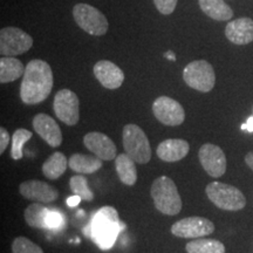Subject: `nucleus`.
I'll return each mask as SVG.
<instances>
[{"instance_id":"nucleus-28","label":"nucleus","mask_w":253,"mask_h":253,"mask_svg":"<svg viewBox=\"0 0 253 253\" xmlns=\"http://www.w3.org/2000/svg\"><path fill=\"white\" fill-rule=\"evenodd\" d=\"M12 253H43V251L26 237H17L12 243Z\"/></svg>"},{"instance_id":"nucleus-24","label":"nucleus","mask_w":253,"mask_h":253,"mask_svg":"<svg viewBox=\"0 0 253 253\" xmlns=\"http://www.w3.org/2000/svg\"><path fill=\"white\" fill-rule=\"evenodd\" d=\"M50 210L40 203L30 204L25 210L24 217L26 223L34 229H48L47 227V218Z\"/></svg>"},{"instance_id":"nucleus-8","label":"nucleus","mask_w":253,"mask_h":253,"mask_svg":"<svg viewBox=\"0 0 253 253\" xmlns=\"http://www.w3.org/2000/svg\"><path fill=\"white\" fill-rule=\"evenodd\" d=\"M33 46V38L18 27H5L0 31V54L17 56L24 54Z\"/></svg>"},{"instance_id":"nucleus-17","label":"nucleus","mask_w":253,"mask_h":253,"mask_svg":"<svg viewBox=\"0 0 253 253\" xmlns=\"http://www.w3.org/2000/svg\"><path fill=\"white\" fill-rule=\"evenodd\" d=\"M225 36L235 45H248L253 41V20L239 18L230 21L225 28Z\"/></svg>"},{"instance_id":"nucleus-9","label":"nucleus","mask_w":253,"mask_h":253,"mask_svg":"<svg viewBox=\"0 0 253 253\" xmlns=\"http://www.w3.org/2000/svg\"><path fill=\"white\" fill-rule=\"evenodd\" d=\"M53 109L56 118L67 126L78 125L80 120V102L77 94L69 89H61L55 94Z\"/></svg>"},{"instance_id":"nucleus-11","label":"nucleus","mask_w":253,"mask_h":253,"mask_svg":"<svg viewBox=\"0 0 253 253\" xmlns=\"http://www.w3.org/2000/svg\"><path fill=\"white\" fill-rule=\"evenodd\" d=\"M153 113L155 118L166 126H179L185 120V112L181 103L169 96L157 97L153 103Z\"/></svg>"},{"instance_id":"nucleus-32","label":"nucleus","mask_w":253,"mask_h":253,"mask_svg":"<svg viewBox=\"0 0 253 253\" xmlns=\"http://www.w3.org/2000/svg\"><path fill=\"white\" fill-rule=\"evenodd\" d=\"M243 130H248L250 132H253V116H250L248 119V121L244 125L242 126Z\"/></svg>"},{"instance_id":"nucleus-36","label":"nucleus","mask_w":253,"mask_h":253,"mask_svg":"<svg viewBox=\"0 0 253 253\" xmlns=\"http://www.w3.org/2000/svg\"><path fill=\"white\" fill-rule=\"evenodd\" d=\"M252 116H253V109H252Z\"/></svg>"},{"instance_id":"nucleus-1","label":"nucleus","mask_w":253,"mask_h":253,"mask_svg":"<svg viewBox=\"0 0 253 253\" xmlns=\"http://www.w3.org/2000/svg\"><path fill=\"white\" fill-rule=\"evenodd\" d=\"M53 88V72L46 61L32 60L25 67L20 86V99L25 104H38L49 96Z\"/></svg>"},{"instance_id":"nucleus-35","label":"nucleus","mask_w":253,"mask_h":253,"mask_svg":"<svg viewBox=\"0 0 253 253\" xmlns=\"http://www.w3.org/2000/svg\"><path fill=\"white\" fill-rule=\"evenodd\" d=\"M166 56H167V58L169 59V60H175V54H173L172 52H168L167 54H166Z\"/></svg>"},{"instance_id":"nucleus-3","label":"nucleus","mask_w":253,"mask_h":253,"mask_svg":"<svg viewBox=\"0 0 253 253\" xmlns=\"http://www.w3.org/2000/svg\"><path fill=\"white\" fill-rule=\"evenodd\" d=\"M155 207L161 213L176 216L182 210V199L175 183L170 177L160 176L155 179L150 189Z\"/></svg>"},{"instance_id":"nucleus-26","label":"nucleus","mask_w":253,"mask_h":253,"mask_svg":"<svg viewBox=\"0 0 253 253\" xmlns=\"http://www.w3.org/2000/svg\"><path fill=\"white\" fill-rule=\"evenodd\" d=\"M69 186H71L73 194L79 196L82 201L91 202L94 199V194L89 186H88V181L82 173L71 177L69 179Z\"/></svg>"},{"instance_id":"nucleus-5","label":"nucleus","mask_w":253,"mask_h":253,"mask_svg":"<svg viewBox=\"0 0 253 253\" xmlns=\"http://www.w3.org/2000/svg\"><path fill=\"white\" fill-rule=\"evenodd\" d=\"M209 199L217 208L226 211H239L245 208L246 198L236 186L220 182H212L205 189Z\"/></svg>"},{"instance_id":"nucleus-21","label":"nucleus","mask_w":253,"mask_h":253,"mask_svg":"<svg viewBox=\"0 0 253 253\" xmlns=\"http://www.w3.org/2000/svg\"><path fill=\"white\" fill-rule=\"evenodd\" d=\"M25 68L20 60L14 56H1L0 59V82L2 84L13 82L24 77Z\"/></svg>"},{"instance_id":"nucleus-29","label":"nucleus","mask_w":253,"mask_h":253,"mask_svg":"<svg viewBox=\"0 0 253 253\" xmlns=\"http://www.w3.org/2000/svg\"><path fill=\"white\" fill-rule=\"evenodd\" d=\"M177 1H178V0H154V4L156 6V8L158 9L160 13H162L164 15H169L175 11Z\"/></svg>"},{"instance_id":"nucleus-7","label":"nucleus","mask_w":253,"mask_h":253,"mask_svg":"<svg viewBox=\"0 0 253 253\" xmlns=\"http://www.w3.org/2000/svg\"><path fill=\"white\" fill-rule=\"evenodd\" d=\"M183 80L189 87L202 93L212 90L216 84L213 67L205 60H196L185 66L183 71Z\"/></svg>"},{"instance_id":"nucleus-22","label":"nucleus","mask_w":253,"mask_h":253,"mask_svg":"<svg viewBox=\"0 0 253 253\" xmlns=\"http://www.w3.org/2000/svg\"><path fill=\"white\" fill-rule=\"evenodd\" d=\"M135 163V161L131 160L126 154H120L115 158L116 172L123 184L131 186L137 181V170Z\"/></svg>"},{"instance_id":"nucleus-27","label":"nucleus","mask_w":253,"mask_h":253,"mask_svg":"<svg viewBox=\"0 0 253 253\" xmlns=\"http://www.w3.org/2000/svg\"><path fill=\"white\" fill-rule=\"evenodd\" d=\"M33 134L27 129L20 128L14 131L13 136H12V148H11V157L14 161L21 160L24 156V144L26 143L28 140H31Z\"/></svg>"},{"instance_id":"nucleus-25","label":"nucleus","mask_w":253,"mask_h":253,"mask_svg":"<svg viewBox=\"0 0 253 253\" xmlns=\"http://www.w3.org/2000/svg\"><path fill=\"white\" fill-rule=\"evenodd\" d=\"M188 253H225V246L217 239H195L185 245Z\"/></svg>"},{"instance_id":"nucleus-6","label":"nucleus","mask_w":253,"mask_h":253,"mask_svg":"<svg viewBox=\"0 0 253 253\" xmlns=\"http://www.w3.org/2000/svg\"><path fill=\"white\" fill-rule=\"evenodd\" d=\"M73 17L78 26L90 36L101 37L108 32L109 24L102 12L88 4H77L73 7Z\"/></svg>"},{"instance_id":"nucleus-12","label":"nucleus","mask_w":253,"mask_h":253,"mask_svg":"<svg viewBox=\"0 0 253 253\" xmlns=\"http://www.w3.org/2000/svg\"><path fill=\"white\" fill-rule=\"evenodd\" d=\"M199 162L209 176L219 178L226 171V157L219 147L212 143H205L198 153Z\"/></svg>"},{"instance_id":"nucleus-23","label":"nucleus","mask_w":253,"mask_h":253,"mask_svg":"<svg viewBox=\"0 0 253 253\" xmlns=\"http://www.w3.org/2000/svg\"><path fill=\"white\" fill-rule=\"evenodd\" d=\"M68 166V160L65 155L60 151H56L47 158L45 163L42 164V173L48 179L55 181L66 172Z\"/></svg>"},{"instance_id":"nucleus-30","label":"nucleus","mask_w":253,"mask_h":253,"mask_svg":"<svg viewBox=\"0 0 253 253\" xmlns=\"http://www.w3.org/2000/svg\"><path fill=\"white\" fill-rule=\"evenodd\" d=\"M61 214L56 211H50L48 214V218H47V227L48 229H55V227H59L60 224H61Z\"/></svg>"},{"instance_id":"nucleus-34","label":"nucleus","mask_w":253,"mask_h":253,"mask_svg":"<svg viewBox=\"0 0 253 253\" xmlns=\"http://www.w3.org/2000/svg\"><path fill=\"white\" fill-rule=\"evenodd\" d=\"M80 197L77 196V197H72V198H68V204L69 205H77L79 204V202H80Z\"/></svg>"},{"instance_id":"nucleus-31","label":"nucleus","mask_w":253,"mask_h":253,"mask_svg":"<svg viewBox=\"0 0 253 253\" xmlns=\"http://www.w3.org/2000/svg\"><path fill=\"white\" fill-rule=\"evenodd\" d=\"M9 143V134L4 126L0 128V154H4Z\"/></svg>"},{"instance_id":"nucleus-16","label":"nucleus","mask_w":253,"mask_h":253,"mask_svg":"<svg viewBox=\"0 0 253 253\" xmlns=\"http://www.w3.org/2000/svg\"><path fill=\"white\" fill-rule=\"evenodd\" d=\"M95 78L107 89H118L125 81V73L118 65L108 60H101L93 68Z\"/></svg>"},{"instance_id":"nucleus-10","label":"nucleus","mask_w":253,"mask_h":253,"mask_svg":"<svg viewBox=\"0 0 253 253\" xmlns=\"http://www.w3.org/2000/svg\"><path fill=\"white\" fill-rule=\"evenodd\" d=\"M214 224L204 217H186L176 221L171 226V233L178 238L197 239L212 235Z\"/></svg>"},{"instance_id":"nucleus-15","label":"nucleus","mask_w":253,"mask_h":253,"mask_svg":"<svg viewBox=\"0 0 253 253\" xmlns=\"http://www.w3.org/2000/svg\"><path fill=\"white\" fill-rule=\"evenodd\" d=\"M84 147L95 156L102 161H112L116 158V145L106 134L99 131H91L84 135Z\"/></svg>"},{"instance_id":"nucleus-2","label":"nucleus","mask_w":253,"mask_h":253,"mask_svg":"<svg viewBox=\"0 0 253 253\" xmlns=\"http://www.w3.org/2000/svg\"><path fill=\"white\" fill-rule=\"evenodd\" d=\"M120 230L121 223L119 212L113 207L101 208L94 213L89 224L90 238L103 250L112 248Z\"/></svg>"},{"instance_id":"nucleus-14","label":"nucleus","mask_w":253,"mask_h":253,"mask_svg":"<svg viewBox=\"0 0 253 253\" xmlns=\"http://www.w3.org/2000/svg\"><path fill=\"white\" fill-rule=\"evenodd\" d=\"M33 129L49 147L58 148L62 143V132L54 119L47 114H38L33 119Z\"/></svg>"},{"instance_id":"nucleus-33","label":"nucleus","mask_w":253,"mask_h":253,"mask_svg":"<svg viewBox=\"0 0 253 253\" xmlns=\"http://www.w3.org/2000/svg\"><path fill=\"white\" fill-rule=\"evenodd\" d=\"M245 162L253 170V151H251V153H249L248 155H246V156H245Z\"/></svg>"},{"instance_id":"nucleus-19","label":"nucleus","mask_w":253,"mask_h":253,"mask_svg":"<svg viewBox=\"0 0 253 253\" xmlns=\"http://www.w3.org/2000/svg\"><path fill=\"white\" fill-rule=\"evenodd\" d=\"M68 166L73 171L84 175L94 173L102 168V160L97 156H89L84 154H74L68 160Z\"/></svg>"},{"instance_id":"nucleus-4","label":"nucleus","mask_w":253,"mask_h":253,"mask_svg":"<svg viewBox=\"0 0 253 253\" xmlns=\"http://www.w3.org/2000/svg\"><path fill=\"white\" fill-rule=\"evenodd\" d=\"M123 149L138 164H147L151 160V147L143 129L130 123L123 128Z\"/></svg>"},{"instance_id":"nucleus-20","label":"nucleus","mask_w":253,"mask_h":253,"mask_svg":"<svg viewBox=\"0 0 253 253\" xmlns=\"http://www.w3.org/2000/svg\"><path fill=\"white\" fill-rule=\"evenodd\" d=\"M199 7L208 17L217 21L232 19L233 11L224 0H198Z\"/></svg>"},{"instance_id":"nucleus-18","label":"nucleus","mask_w":253,"mask_h":253,"mask_svg":"<svg viewBox=\"0 0 253 253\" xmlns=\"http://www.w3.org/2000/svg\"><path fill=\"white\" fill-rule=\"evenodd\" d=\"M190 145L186 141L179 138H169L158 144L156 154L164 162H178L189 154Z\"/></svg>"},{"instance_id":"nucleus-13","label":"nucleus","mask_w":253,"mask_h":253,"mask_svg":"<svg viewBox=\"0 0 253 253\" xmlns=\"http://www.w3.org/2000/svg\"><path fill=\"white\" fill-rule=\"evenodd\" d=\"M19 191L24 198L38 203H52L59 197L58 189L38 179H30L21 183Z\"/></svg>"}]
</instances>
